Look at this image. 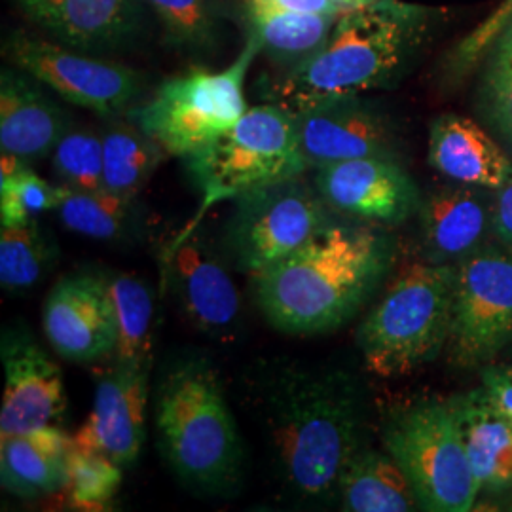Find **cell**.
<instances>
[{
	"label": "cell",
	"mask_w": 512,
	"mask_h": 512,
	"mask_svg": "<svg viewBox=\"0 0 512 512\" xmlns=\"http://www.w3.org/2000/svg\"><path fill=\"white\" fill-rule=\"evenodd\" d=\"M35 82L33 76L16 71H2L0 78V150L27 162L52 154L71 128L65 110L40 92Z\"/></svg>",
	"instance_id": "44dd1931"
},
{
	"label": "cell",
	"mask_w": 512,
	"mask_h": 512,
	"mask_svg": "<svg viewBox=\"0 0 512 512\" xmlns=\"http://www.w3.org/2000/svg\"><path fill=\"white\" fill-rule=\"evenodd\" d=\"M6 52L21 73L107 120L131 109L143 90V74L135 69L44 38L14 35Z\"/></svg>",
	"instance_id": "8fae6325"
},
{
	"label": "cell",
	"mask_w": 512,
	"mask_h": 512,
	"mask_svg": "<svg viewBox=\"0 0 512 512\" xmlns=\"http://www.w3.org/2000/svg\"><path fill=\"white\" fill-rule=\"evenodd\" d=\"M315 188L330 211L397 226L418 213L420 192L397 158H355L315 169Z\"/></svg>",
	"instance_id": "2e32d148"
},
{
	"label": "cell",
	"mask_w": 512,
	"mask_h": 512,
	"mask_svg": "<svg viewBox=\"0 0 512 512\" xmlns=\"http://www.w3.org/2000/svg\"><path fill=\"white\" fill-rule=\"evenodd\" d=\"M158 450L192 492L232 495L245 471V444L217 368L203 355L165 366L152 391Z\"/></svg>",
	"instance_id": "277c9868"
},
{
	"label": "cell",
	"mask_w": 512,
	"mask_h": 512,
	"mask_svg": "<svg viewBox=\"0 0 512 512\" xmlns=\"http://www.w3.org/2000/svg\"><path fill=\"white\" fill-rule=\"evenodd\" d=\"M63 194V184L48 183L31 167H25L8 179H0V224L19 226L38 220L42 213L59 207Z\"/></svg>",
	"instance_id": "1f68e13d"
},
{
	"label": "cell",
	"mask_w": 512,
	"mask_h": 512,
	"mask_svg": "<svg viewBox=\"0 0 512 512\" xmlns=\"http://www.w3.org/2000/svg\"><path fill=\"white\" fill-rule=\"evenodd\" d=\"M55 243L38 220L2 226L0 230V285L6 293L35 287L55 264Z\"/></svg>",
	"instance_id": "f1b7e54d"
},
{
	"label": "cell",
	"mask_w": 512,
	"mask_h": 512,
	"mask_svg": "<svg viewBox=\"0 0 512 512\" xmlns=\"http://www.w3.org/2000/svg\"><path fill=\"white\" fill-rule=\"evenodd\" d=\"M103 277L116 319V351L112 357L129 363H152L156 327L154 291L137 275L110 272Z\"/></svg>",
	"instance_id": "4316f807"
},
{
	"label": "cell",
	"mask_w": 512,
	"mask_h": 512,
	"mask_svg": "<svg viewBox=\"0 0 512 512\" xmlns=\"http://www.w3.org/2000/svg\"><path fill=\"white\" fill-rule=\"evenodd\" d=\"M247 10L274 12H308V14H340L344 12L334 0H245Z\"/></svg>",
	"instance_id": "d590c367"
},
{
	"label": "cell",
	"mask_w": 512,
	"mask_h": 512,
	"mask_svg": "<svg viewBox=\"0 0 512 512\" xmlns=\"http://www.w3.org/2000/svg\"><path fill=\"white\" fill-rule=\"evenodd\" d=\"M256 416L281 490L298 503L336 501L342 473L365 446V387L344 368L281 361L255 385Z\"/></svg>",
	"instance_id": "6da1fadb"
},
{
	"label": "cell",
	"mask_w": 512,
	"mask_h": 512,
	"mask_svg": "<svg viewBox=\"0 0 512 512\" xmlns=\"http://www.w3.org/2000/svg\"><path fill=\"white\" fill-rule=\"evenodd\" d=\"M382 440L410 480L421 511L475 509L480 490L450 401L397 408L385 420Z\"/></svg>",
	"instance_id": "52a82bcc"
},
{
	"label": "cell",
	"mask_w": 512,
	"mask_h": 512,
	"mask_svg": "<svg viewBox=\"0 0 512 512\" xmlns=\"http://www.w3.org/2000/svg\"><path fill=\"white\" fill-rule=\"evenodd\" d=\"M73 437L54 425L0 437V484L8 494L37 499L67 486Z\"/></svg>",
	"instance_id": "7402d4cb"
},
{
	"label": "cell",
	"mask_w": 512,
	"mask_h": 512,
	"mask_svg": "<svg viewBox=\"0 0 512 512\" xmlns=\"http://www.w3.org/2000/svg\"><path fill=\"white\" fill-rule=\"evenodd\" d=\"M103 139V188L137 198L164 158V148L133 120L109 118Z\"/></svg>",
	"instance_id": "484cf974"
},
{
	"label": "cell",
	"mask_w": 512,
	"mask_h": 512,
	"mask_svg": "<svg viewBox=\"0 0 512 512\" xmlns=\"http://www.w3.org/2000/svg\"><path fill=\"white\" fill-rule=\"evenodd\" d=\"M450 404L458 418L480 495L512 490V420L486 399L482 389L450 399Z\"/></svg>",
	"instance_id": "603a6c76"
},
{
	"label": "cell",
	"mask_w": 512,
	"mask_h": 512,
	"mask_svg": "<svg viewBox=\"0 0 512 512\" xmlns=\"http://www.w3.org/2000/svg\"><path fill=\"white\" fill-rule=\"evenodd\" d=\"M340 14L247 10L249 35L279 74L291 73L308 63L327 44Z\"/></svg>",
	"instance_id": "d4e9b609"
},
{
	"label": "cell",
	"mask_w": 512,
	"mask_h": 512,
	"mask_svg": "<svg viewBox=\"0 0 512 512\" xmlns=\"http://www.w3.org/2000/svg\"><path fill=\"white\" fill-rule=\"evenodd\" d=\"M150 365L112 357L95 380L88 420L73 437V446L107 456L120 467H131L147 439Z\"/></svg>",
	"instance_id": "4fadbf2b"
},
{
	"label": "cell",
	"mask_w": 512,
	"mask_h": 512,
	"mask_svg": "<svg viewBox=\"0 0 512 512\" xmlns=\"http://www.w3.org/2000/svg\"><path fill=\"white\" fill-rule=\"evenodd\" d=\"M456 266L414 262L404 266L357 330L366 370L406 376L446 349L452 323Z\"/></svg>",
	"instance_id": "5b68a950"
},
{
	"label": "cell",
	"mask_w": 512,
	"mask_h": 512,
	"mask_svg": "<svg viewBox=\"0 0 512 512\" xmlns=\"http://www.w3.org/2000/svg\"><path fill=\"white\" fill-rule=\"evenodd\" d=\"M122 469L112 459L74 448L67 459V486L71 503L84 511L107 509L122 484Z\"/></svg>",
	"instance_id": "f546056e"
},
{
	"label": "cell",
	"mask_w": 512,
	"mask_h": 512,
	"mask_svg": "<svg viewBox=\"0 0 512 512\" xmlns=\"http://www.w3.org/2000/svg\"><path fill=\"white\" fill-rule=\"evenodd\" d=\"M42 329L55 353L73 363H95L116 351V319L103 275L59 279L42 308Z\"/></svg>",
	"instance_id": "e0dca14e"
},
{
	"label": "cell",
	"mask_w": 512,
	"mask_h": 512,
	"mask_svg": "<svg viewBox=\"0 0 512 512\" xmlns=\"http://www.w3.org/2000/svg\"><path fill=\"white\" fill-rule=\"evenodd\" d=\"M336 501L348 512L418 511L420 501L401 465L387 450L363 446L349 459Z\"/></svg>",
	"instance_id": "cb8c5ba5"
},
{
	"label": "cell",
	"mask_w": 512,
	"mask_h": 512,
	"mask_svg": "<svg viewBox=\"0 0 512 512\" xmlns=\"http://www.w3.org/2000/svg\"><path fill=\"white\" fill-rule=\"evenodd\" d=\"M395 256L385 232L332 222L308 245L251 275L256 306L279 332H332L380 289Z\"/></svg>",
	"instance_id": "7a4b0ae2"
},
{
	"label": "cell",
	"mask_w": 512,
	"mask_h": 512,
	"mask_svg": "<svg viewBox=\"0 0 512 512\" xmlns=\"http://www.w3.org/2000/svg\"><path fill=\"white\" fill-rule=\"evenodd\" d=\"M293 114L308 169L368 156L399 160L389 118L361 95L319 101Z\"/></svg>",
	"instance_id": "5bb4252c"
},
{
	"label": "cell",
	"mask_w": 512,
	"mask_h": 512,
	"mask_svg": "<svg viewBox=\"0 0 512 512\" xmlns=\"http://www.w3.org/2000/svg\"><path fill=\"white\" fill-rule=\"evenodd\" d=\"M160 19L171 44L188 50H205L217 33V16L211 0H143Z\"/></svg>",
	"instance_id": "d6a6232c"
},
{
	"label": "cell",
	"mask_w": 512,
	"mask_h": 512,
	"mask_svg": "<svg viewBox=\"0 0 512 512\" xmlns=\"http://www.w3.org/2000/svg\"><path fill=\"white\" fill-rule=\"evenodd\" d=\"M260 46L249 40L238 59L224 71L188 69L156 90L141 107L131 110V120L152 137L165 154L188 158L232 128L247 112L245 76Z\"/></svg>",
	"instance_id": "ba28073f"
},
{
	"label": "cell",
	"mask_w": 512,
	"mask_h": 512,
	"mask_svg": "<svg viewBox=\"0 0 512 512\" xmlns=\"http://www.w3.org/2000/svg\"><path fill=\"white\" fill-rule=\"evenodd\" d=\"M0 437L54 425L67 408L63 372L25 325L2 330Z\"/></svg>",
	"instance_id": "9a60e30c"
},
{
	"label": "cell",
	"mask_w": 512,
	"mask_h": 512,
	"mask_svg": "<svg viewBox=\"0 0 512 512\" xmlns=\"http://www.w3.org/2000/svg\"><path fill=\"white\" fill-rule=\"evenodd\" d=\"M488 192L454 183L420 200L421 245L429 262L458 266L484 249L494 234V198L490 202Z\"/></svg>",
	"instance_id": "d6986e66"
},
{
	"label": "cell",
	"mask_w": 512,
	"mask_h": 512,
	"mask_svg": "<svg viewBox=\"0 0 512 512\" xmlns=\"http://www.w3.org/2000/svg\"><path fill=\"white\" fill-rule=\"evenodd\" d=\"M494 236L512 255V179L494 192Z\"/></svg>",
	"instance_id": "8d00e7d4"
},
{
	"label": "cell",
	"mask_w": 512,
	"mask_h": 512,
	"mask_svg": "<svg viewBox=\"0 0 512 512\" xmlns=\"http://www.w3.org/2000/svg\"><path fill=\"white\" fill-rule=\"evenodd\" d=\"M486 101L495 126L512 147V29L501 42L488 74Z\"/></svg>",
	"instance_id": "836d02e7"
},
{
	"label": "cell",
	"mask_w": 512,
	"mask_h": 512,
	"mask_svg": "<svg viewBox=\"0 0 512 512\" xmlns=\"http://www.w3.org/2000/svg\"><path fill=\"white\" fill-rule=\"evenodd\" d=\"M302 175L260 186L234 200L224 249L236 270L249 277L258 274L332 224L329 205Z\"/></svg>",
	"instance_id": "9c48e42d"
},
{
	"label": "cell",
	"mask_w": 512,
	"mask_h": 512,
	"mask_svg": "<svg viewBox=\"0 0 512 512\" xmlns=\"http://www.w3.org/2000/svg\"><path fill=\"white\" fill-rule=\"evenodd\" d=\"M484 499L478 497L476 501V509H482L484 505H490V509L494 511H511L512 512V490L503 492V494L482 495ZM475 511V509H473Z\"/></svg>",
	"instance_id": "74e56055"
},
{
	"label": "cell",
	"mask_w": 512,
	"mask_h": 512,
	"mask_svg": "<svg viewBox=\"0 0 512 512\" xmlns=\"http://www.w3.org/2000/svg\"><path fill=\"white\" fill-rule=\"evenodd\" d=\"M480 389L495 408L512 420V366L490 365L480 368Z\"/></svg>",
	"instance_id": "e575fe53"
},
{
	"label": "cell",
	"mask_w": 512,
	"mask_h": 512,
	"mask_svg": "<svg viewBox=\"0 0 512 512\" xmlns=\"http://www.w3.org/2000/svg\"><path fill=\"white\" fill-rule=\"evenodd\" d=\"M429 12L401 0H378L342 12L327 44L308 63L277 74L264 97L298 112L319 101L391 86L420 48Z\"/></svg>",
	"instance_id": "3957f363"
},
{
	"label": "cell",
	"mask_w": 512,
	"mask_h": 512,
	"mask_svg": "<svg viewBox=\"0 0 512 512\" xmlns=\"http://www.w3.org/2000/svg\"><path fill=\"white\" fill-rule=\"evenodd\" d=\"M184 162L202 194L194 224H200L203 213L215 203L236 200L308 169L298 147L294 114L275 103L247 109L232 128Z\"/></svg>",
	"instance_id": "8992f818"
},
{
	"label": "cell",
	"mask_w": 512,
	"mask_h": 512,
	"mask_svg": "<svg viewBox=\"0 0 512 512\" xmlns=\"http://www.w3.org/2000/svg\"><path fill=\"white\" fill-rule=\"evenodd\" d=\"M512 346V255L482 249L459 262L446 351L454 365L482 368Z\"/></svg>",
	"instance_id": "30bf717a"
},
{
	"label": "cell",
	"mask_w": 512,
	"mask_h": 512,
	"mask_svg": "<svg viewBox=\"0 0 512 512\" xmlns=\"http://www.w3.org/2000/svg\"><path fill=\"white\" fill-rule=\"evenodd\" d=\"M344 12L346 10H353V8H361V6H366V4H372V2H378V0H334Z\"/></svg>",
	"instance_id": "f35d334b"
},
{
	"label": "cell",
	"mask_w": 512,
	"mask_h": 512,
	"mask_svg": "<svg viewBox=\"0 0 512 512\" xmlns=\"http://www.w3.org/2000/svg\"><path fill=\"white\" fill-rule=\"evenodd\" d=\"M55 211L67 230L97 241L128 238L135 224V198L107 188L73 190L65 186L63 200Z\"/></svg>",
	"instance_id": "83f0119b"
},
{
	"label": "cell",
	"mask_w": 512,
	"mask_h": 512,
	"mask_svg": "<svg viewBox=\"0 0 512 512\" xmlns=\"http://www.w3.org/2000/svg\"><path fill=\"white\" fill-rule=\"evenodd\" d=\"M48 35L86 54L114 52L141 29L143 0H18Z\"/></svg>",
	"instance_id": "ac0fdd59"
},
{
	"label": "cell",
	"mask_w": 512,
	"mask_h": 512,
	"mask_svg": "<svg viewBox=\"0 0 512 512\" xmlns=\"http://www.w3.org/2000/svg\"><path fill=\"white\" fill-rule=\"evenodd\" d=\"M59 183L73 190L103 188V139L90 128L71 126L52 152Z\"/></svg>",
	"instance_id": "4dcf8cb0"
},
{
	"label": "cell",
	"mask_w": 512,
	"mask_h": 512,
	"mask_svg": "<svg viewBox=\"0 0 512 512\" xmlns=\"http://www.w3.org/2000/svg\"><path fill=\"white\" fill-rule=\"evenodd\" d=\"M429 164L452 183L497 192L512 179L511 158L471 118L442 114L429 129Z\"/></svg>",
	"instance_id": "ffe728a7"
},
{
	"label": "cell",
	"mask_w": 512,
	"mask_h": 512,
	"mask_svg": "<svg viewBox=\"0 0 512 512\" xmlns=\"http://www.w3.org/2000/svg\"><path fill=\"white\" fill-rule=\"evenodd\" d=\"M162 270L184 319L207 336H234L241 315L238 287L198 224H190L164 247Z\"/></svg>",
	"instance_id": "7c38bea8"
}]
</instances>
